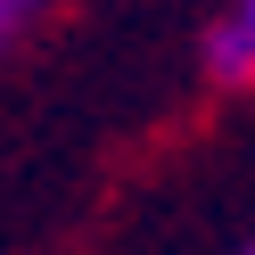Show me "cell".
<instances>
[{"instance_id":"obj_1","label":"cell","mask_w":255,"mask_h":255,"mask_svg":"<svg viewBox=\"0 0 255 255\" xmlns=\"http://www.w3.org/2000/svg\"><path fill=\"white\" fill-rule=\"evenodd\" d=\"M206 74L214 83H255V0H231L222 8V25L206 33Z\"/></svg>"},{"instance_id":"obj_2","label":"cell","mask_w":255,"mask_h":255,"mask_svg":"<svg viewBox=\"0 0 255 255\" xmlns=\"http://www.w3.org/2000/svg\"><path fill=\"white\" fill-rule=\"evenodd\" d=\"M33 17H41V0H0V50H8V41H17Z\"/></svg>"},{"instance_id":"obj_3","label":"cell","mask_w":255,"mask_h":255,"mask_svg":"<svg viewBox=\"0 0 255 255\" xmlns=\"http://www.w3.org/2000/svg\"><path fill=\"white\" fill-rule=\"evenodd\" d=\"M247 255H255V247H247Z\"/></svg>"}]
</instances>
